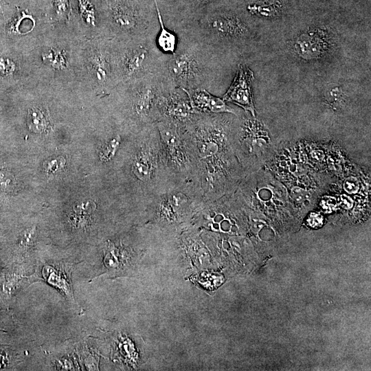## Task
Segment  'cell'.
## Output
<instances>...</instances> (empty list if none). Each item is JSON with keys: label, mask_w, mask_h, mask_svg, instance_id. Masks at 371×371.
I'll return each mask as SVG.
<instances>
[{"label": "cell", "mask_w": 371, "mask_h": 371, "mask_svg": "<svg viewBox=\"0 0 371 371\" xmlns=\"http://www.w3.org/2000/svg\"><path fill=\"white\" fill-rule=\"evenodd\" d=\"M156 12L159 25L156 37V44L158 48L164 54H172L175 52L178 43L177 34L168 30L164 23V21L160 12L157 0H154Z\"/></svg>", "instance_id": "cell-16"}, {"label": "cell", "mask_w": 371, "mask_h": 371, "mask_svg": "<svg viewBox=\"0 0 371 371\" xmlns=\"http://www.w3.org/2000/svg\"><path fill=\"white\" fill-rule=\"evenodd\" d=\"M161 111V120L165 119L185 125L192 121L198 114L192 109L188 95L178 87H173L164 96Z\"/></svg>", "instance_id": "cell-13"}, {"label": "cell", "mask_w": 371, "mask_h": 371, "mask_svg": "<svg viewBox=\"0 0 371 371\" xmlns=\"http://www.w3.org/2000/svg\"><path fill=\"white\" fill-rule=\"evenodd\" d=\"M233 145L246 175L262 168L275 150L269 133L262 123L247 115L237 117Z\"/></svg>", "instance_id": "cell-9"}, {"label": "cell", "mask_w": 371, "mask_h": 371, "mask_svg": "<svg viewBox=\"0 0 371 371\" xmlns=\"http://www.w3.org/2000/svg\"><path fill=\"white\" fill-rule=\"evenodd\" d=\"M221 0H157L162 16L177 27L197 21L207 10L218 6Z\"/></svg>", "instance_id": "cell-11"}, {"label": "cell", "mask_w": 371, "mask_h": 371, "mask_svg": "<svg viewBox=\"0 0 371 371\" xmlns=\"http://www.w3.org/2000/svg\"><path fill=\"white\" fill-rule=\"evenodd\" d=\"M127 82L132 86L128 116L135 133L161 120L163 98L175 87L165 71L148 74Z\"/></svg>", "instance_id": "cell-5"}, {"label": "cell", "mask_w": 371, "mask_h": 371, "mask_svg": "<svg viewBox=\"0 0 371 371\" xmlns=\"http://www.w3.org/2000/svg\"><path fill=\"white\" fill-rule=\"evenodd\" d=\"M52 5L55 14L58 18H64L68 15L69 0H52Z\"/></svg>", "instance_id": "cell-19"}, {"label": "cell", "mask_w": 371, "mask_h": 371, "mask_svg": "<svg viewBox=\"0 0 371 371\" xmlns=\"http://www.w3.org/2000/svg\"><path fill=\"white\" fill-rule=\"evenodd\" d=\"M237 117L197 114L186 124L196 160V183L204 201L234 193L246 175L234 149Z\"/></svg>", "instance_id": "cell-1"}, {"label": "cell", "mask_w": 371, "mask_h": 371, "mask_svg": "<svg viewBox=\"0 0 371 371\" xmlns=\"http://www.w3.org/2000/svg\"><path fill=\"white\" fill-rule=\"evenodd\" d=\"M280 5L271 0H253L247 5V10L253 14L271 16L279 10Z\"/></svg>", "instance_id": "cell-17"}, {"label": "cell", "mask_w": 371, "mask_h": 371, "mask_svg": "<svg viewBox=\"0 0 371 371\" xmlns=\"http://www.w3.org/2000/svg\"><path fill=\"white\" fill-rule=\"evenodd\" d=\"M203 193L192 181L184 182L157 196L143 213L163 227H175L193 218L204 202Z\"/></svg>", "instance_id": "cell-6"}, {"label": "cell", "mask_w": 371, "mask_h": 371, "mask_svg": "<svg viewBox=\"0 0 371 371\" xmlns=\"http://www.w3.org/2000/svg\"><path fill=\"white\" fill-rule=\"evenodd\" d=\"M235 193L252 212L286 213L294 208L286 188L262 168L246 175Z\"/></svg>", "instance_id": "cell-8"}, {"label": "cell", "mask_w": 371, "mask_h": 371, "mask_svg": "<svg viewBox=\"0 0 371 371\" xmlns=\"http://www.w3.org/2000/svg\"><path fill=\"white\" fill-rule=\"evenodd\" d=\"M326 34L322 31H312L302 34L297 40L295 48L300 56L306 58L320 56L328 47Z\"/></svg>", "instance_id": "cell-15"}, {"label": "cell", "mask_w": 371, "mask_h": 371, "mask_svg": "<svg viewBox=\"0 0 371 371\" xmlns=\"http://www.w3.org/2000/svg\"><path fill=\"white\" fill-rule=\"evenodd\" d=\"M181 89L188 95L191 106L196 113H231L239 115L222 98L212 95L205 89Z\"/></svg>", "instance_id": "cell-14"}, {"label": "cell", "mask_w": 371, "mask_h": 371, "mask_svg": "<svg viewBox=\"0 0 371 371\" xmlns=\"http://www.w3.org/2000/svg\"><path fill=\"white\" fill-rule=\"evenodd\" d=\"M155 125L164 163L175 182L196 183L195 155L186 124L162 119Z\"/></svg>", "instance_id": "cell-4"}, {"label": "cell", "mask_w": 371, "mask_h": 371, "mask_svg": "<svg viewBox=\"0 0 371 371\" xmlns=\"http://www.w3.org/2000/svg\"><path fill=\"white\" fill-rule=\"evenodd\" d=\"M254 74L245 65L240 64L236 75L230 87L223 96L225 102H232L249 112L255 117V108L252 92Z\"/></svg>", "instance_id": "cell-12"}, {"label": "cell", "mask_w": 371, "mask_h": 371, "mask_svg": "<svg viewBox=\"0 0 371 371\" xmlns=\"http://www.w3.org/2000/svg\"><path fill=\"white\" fill-rule=\"evenodd\" d=\"M102 19L128 38L155 36L158 19L154 0H100Z\"/></svg>", "instance_id": "cell-7"}, {"label": "cell", "mask_w": 371, "mask_h": 371, "mask_svg": "<svg viewBox=\"0 0 371 371\" xmlns=\"http://www.w3.org/2000/svg\"><path fill=\"white\" fill-rule=\"evenodd\" d=\"M155 36L129 38L116 55L121 80L127 82L151 73L165 71L168 54L160 51Z\"/></svg>", "instance_id": "cell-10"}, {"label": "cell", "mask_w": 371, "mask_h": 371, "mask_svg": "<svg viewBox=\"0 0 371 371\" xmlns=\"http://www.w3.org/2000/svg\"><path fill=\"white\" fill-rule=\"evenodd\" d=\"M14 71V63L8 58L0 57V74L2 76H8Z\"/></svg>", "instance_id": "cell-20"}, {"label": "cell", "mask_w": 371, "mask_h": 371, "mask_svg": "<svg viewBox=\"0 0 371 371\" xmlns=\"http://www.w3.org/2000/svg\"><path fill=\"white\" fill-rule=\"evenodd\" d=\"M49 124L48 115L45 111L39 108H34L29 111V128L37 133L47 129Z\"/></svg>", "instance_id": "cell-18"}, {"label": "cell", "mask_w": 371, "mask_h": 371, "mask_svg": "<svg viewBox=\"0 0 371 371\" xmlns=\"http://www.w3.org/2000/svg\"><path fill=\"white\" fill-rule=\"evenodd\" d=\"M175 52L168 54L165 71L175 87L184 89H205L207 81L206 44L178 30Z\"/></svg>", "instance_id": "cell-3"}, {"label": "cell", "mask_w": 371, "mask_h": 371, "mask_svg": "<svg viewBox=\"0 0 371 371\" xmlns=\"http://www.w3.org/2000/svg\"><path fill=\"white\" fill-rule=\"evenodd\" d=\"M128 147L126 161L128 176L135 203L143 212L157 196L179 185L164 163L155 124L134 133Z\"/></svg>", "instance_id": "cell-2"}]
</instances>
